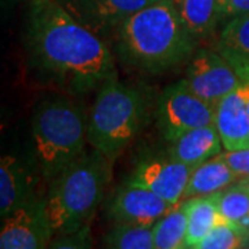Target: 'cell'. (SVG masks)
<instances>
[{"label": "cell", "mask_w": 249, "mask_h": 249, "mask_svg": "<svg viewBox=\"0 0 249 249\" xmlns=\"http://www.w3.org/2000/svg\"><path fill=\"white\" fill-rule=\"evenodd\" d=\"M27 50L39 78L67 94H89L118 76L106 40L60 0H29Z\"/></svg>", "instance_id": "6da1fadb"}, {"label": "cell", "mask_w": 249, "mask_h": 249, "mask_svg": "<svg viewBox=\"0 0 249 249\" xmlns=\"http://www.w3.org/2000/svg\"><path fill=\"white\" fill-rule=\"evenodd\" d=\"M196 45L172 0H158L137 11L115 34L119 58L150 73L169 71L191 60Z\"/></svg>", "instance_id": "7a4b0ae2"}, {"label": "cell", "mask_w": 249, "mask_h": 249, "mask_svg": "<svg viewBox=\"0 0 249 249\" xmlns=\"http://www.w3.org/2000/svg\"><path fill=\"white\" fill-rule=\"evenodd\" d=\"M112 165L114 160L91 148L49 181L43 205L54 235L90 226L112 178Z\"/></svg>", "instance_id": "3957f363"}, {"label": "cell", "mask_w": 249, "mask_h": 249, "mask_svg": "<svg viewBox=\"0 0 249 249\" xmlns=\"http://www.w3.org/2000/svg\"><path fill=\"white\" fill-rule=\"evenodd\" d=\"M89 115L78 103L52 97L36 108L32 118V139L39 172L52 181L88 152Z\"/></svg>", "instance_id": "277c9868"}, {"label": "cell", "mask_w": 249, "mask_h": 249, "mask_svg": "<svg viewBox=\"0 0 249 249\" xmlns=\"http://www.w3.org/2000/svg\"><path fill=\"white\" fill-rule=\"evenodd\" d=\"M145 115L147 100L140 90L118 76L104 82L89 114V145L115 160L142 130Z\"/></svg>", "instance_id": "5b68a950"}, {"label": "cell", "mask_w": 249, "mask_h": 249, "mask_svg": "<svg viewBox=\"0 0 249 249\" xmlns=\"http://www.w3.org/2000/svg\"><path fill=\"white\" fill-rule=\"evenodd\" d=\"M216 107L196 96L184 79L160 93L157 107V124L163 139L173 142L193 129L214 124Z\"/></svg>", "instance_id": "8992f818"}, {"label": "cell", "mask_w": 249, "mask_h": 249, "mask_svg": "<svg viewBox=\"0 0 249 249\" xmlns=\"http://www.w3.org/2000/svg\"><path fill=\"white\" fill-rule=\"evenodd\" d=\"M183 79L196 96L213 107L244 85L234 67L216 49H199L196 52L187 65Z\"/></svg>", "instance_id": "52a82bcc"}, {"label": "cell", "mask_w": 249, "mask_h": 249, "mask_svg": "<svg viewBox=\"0 0 249 249\" xmlns=\"http://www.w3.org/2000/svg\"><path fill=\"white\" fill-rule=\"evenodd\" d=\"M43 196L1 219L0 249H49L54 234L46 219Z\"/></svg>", "instance_id": "ba28073f"}, {"label": "cell", "mask_w": 249, "mask_h": 249, "mask_svg": "<svg viewBox=\"0 0 249 249\" xmlns=\"http://www.w3.org/2000/svg\"><path fill=\"white\" fill-rule=\"evenodd\" d=\"M193 168L170 158H148L136 165L126 183L152 191L170 205L183 201Z\"/></svg>", "instance_id": "9c48e42d"}, {"label": "cell", "mask_w": 249, "mask_h": 249, "mask_svg": "<svg viewBox=\"0 0 249 249\" xmlns=\"http://www.w3.org/2000/svg\"><path fill=\"white\" fill-rule=\"evenodd\" d=\"M83 25L103 39L115 36L119 27L137 11L158 0H60Z\"/></svg>", "instance_id": "30bf717a"}, {"label": "cell", "mask_w": 249, "mask_h": 249, "mask_svg": "<svg viewBox=\"0 0 249 249\" xmlns=\"http://www.w3.org/2000/svg\"><path fill=\"white\" fill-rule=\"evenodd\" d=\"M172 208L150 190L124 183L112 198L108 213L115 224L152 227Z\"/></svg>", "instance_id": "8fae6325"}, {"label": "cell", "mask_w": 249, "mask_h": 249, "mask_svg": "<svg viewBox=\"0 0 249 249\" xmlns=\"http://www.w3.org/2000/svg\"><path fill=\"white\" fill-rule=\"evenodd\" d=\"M45 194L37 193L34 170L16 155H3L0 160V216L1 219L28 202Z\"/></svg>", "instance_id": "7c38bea8"}, {"label": "cell", "mask_w": 249, "mask_h": 249, "mask_svg": "<svg viewBox=\"0 0 249 249\" xmlns=\"http://www.w3.org/2000/svg\"><path fill=\"white\" fill-rule=\"evenodd\" d=\"M214 126L224 150L237 151L249 148V111L245 85L227 94L216 106Z\"/></svg>", "instance_id": "4fadbf2b"}, {"label": "cell", "mask_w": 249, "mask_h": 249, "mask_svg": "<svg viewBox=\"0 0 249 249\" xmlns=\"http://www.w3.org/2000/svg\"><path fill=\"white\" fill-rule=\"evenodd\" d=\"M168 155L190 168H196L217 157L224 150L219 132L213 124L201 126L181 134L169 142Z\"/></svg>", "instance_id": "5bb4252c"}, {"label": "cell", "mask_w": 249, "mask_h": 249, "mask_svg": "<svg viewBox=\"0 0 249 249\" xmlns=\"http://www.w3.org/2000/svg\"><path fill=\"white\" fill-rule=\"evenodd\" d=\"M216 50L231 64L240 78L249 73V11L224 24L216 40Z\"/></svg>", "instance_id": "9a60e30c"}, {"label": "cell", "mask_w": 249, "mask_h": 249, "mask_svg": "<svg viewBox=\"0 0 249 249\" xmlns=\"http://www.w3.org/2000/svg\"><path fill=\"white\" fill-rule=\"evenodd\" d=\"M238 180V176L232 172L227 162L219 154L217 157L206 160L202 165L193 169L187 183L186 191L183 194V201L194 196L217 194L237 183Z\"/></svg>", "instance_id": "2e32d148"}, {"label": "cell", "mask_w": 249, "mask_h": 249, "mask_svg": "<svg viewBox=\"0 0 249 249\" xmlns=\"http://www.w3.org/2000/svg\"><path fill=\"white\" fill-rule=\"evenodd\" d=\"M172 3L196 42L211 37L222 22L220 0H172Z\"/></svg>", "instance_id": "e0dca14e"}, {"label": "cell", "mask_w": 249, "mask_h": 249, "mask_svg": "<svg viewBox=\"0 0 249 249\" xmlns=\"http://www.w3.org/2000/svg\"><path fill=\"white\" fill-rule=\"evenodd\" d=\"M187 211V248L194 247L217 224L223 223L219 193L184 199Z\"/></svg>", "instance_id": "ac0fdd59"}, {"label": "cell", "mask_w": 249, "mask_h": 249, "mask_svg": "<svg viewBox=\"0 0 249 249\" xmlns=\"http://www.w3.org/2000/svg\"><path fill=\"white\" fill-rule=\"evenodd\" d=\"M154 249L187 248V211L184 201L175 205L152 226Z\"/></svg>", "instance_id": "d6986e66"}, {"label": "cell", "mask_w": 249, "mask_h": 249, "mask_svg": "<svg viewBox=\"0 0 249 249\" xmlns=\"http://www.w3.org/2000/svg\"><path fill=\"white\" fill-rule=\"evenodd\" d=\"M219 211L223 220L238 229L249 244V190L240 181L219 193Z\"/></svg>", "instance_id": "ffe728a7"}, {"label": "cell", "mask_w": 249, "mask_h": 249, "mask_svg": "<svg viewBox=\"0 0 249 249\" xmlns=\"http://www.w3.org/2000/svg\"><path fill=\"white\" fill-rule=\"evenodd\" d=\"M107 249H154L152 227L115 224L108 232Z\"/></svg>", "instance_id": "44dd1931"}, {"label": "cell", "mask_w": 249, "mask_h": 249, "mask_svg": "<svg viewBox=\"0 0 249 249\" xmlns=\"http://www.w3.org/2000/svg\"><path fill=\"white\" fill-rule=\"evenodd\" d=\"M248 245L245 235L229 223L223 222L188 249H241Z\"/></svg>", "instance_id": "7402d4cb"}, {"label": "cell", "mask_w": 249, "mask_h": 249, "mask_svg": "<svg viewBox=\"0 0 249 249\" xmlns=\"http://www.w3.org/2000/svg\"><path fill=\"white\" fill-rule=\"evenodd\" d=\"M49 249H93L90 226L80 229L79 231L57 235Z\"/></svg>", "instance_id": "603a6c76"}, {"label": "cell", "mask_w": 249, "mask_h": 249, "mask_svg": "<svg viewBox=\"0 0 249 249\" xmlns=\"http://www.w3.org/2000/svg\"><path fill=\"white\" fill-rule=\"evenodd\" d=\"M222 158L232 169V172L238 176V178L249 176V148L237 150V151H227L223 150L220 152Z\"/></svg>", "instance_id": "cb8c5ba5"}, {"label": "cell", "mask_w": 249, "mask_h": 249, "mask_svg": "<svg viewBox=\"0 0 249 249\" xmlns=\"http://www.w3.org/2000/svg\"><path fill=\"white\" fill-rule=\"evenodd\" d=\"M249 11V0H220L222 22Z\"/></svg>", "instance_id": "d4e9b609"}, {"label": "cell", "mask_w": 249, "mask_h": 249, "mask_svg": "<svg viewBox=\"0 0 249 249\" xmlns=\"http://www.w3.org/2000/svg\"><path fill=\"white\" fill-rule=\"evenodd\" d=\"M238 181H240V183H241V184H242V186H244V187H247V188H248V190H249V176H248V178H240V180H238Z\"/></svg>", "instance_id": "484cf974"}, {"label": "cell", "mask_w": 249, "mask_h": 249, "mask_svg": "<svg viewBox=\"0 0 249 249\" xmlns=\"http://www.w3.org/2000/svg\"><path fill=\"white\" fill-rule=\"evenodd\" d=\"M241 249H249V244H248V245H245L244 248H241Z\"/></svg>", "instance_id": "4316f807"}]
</instances>
